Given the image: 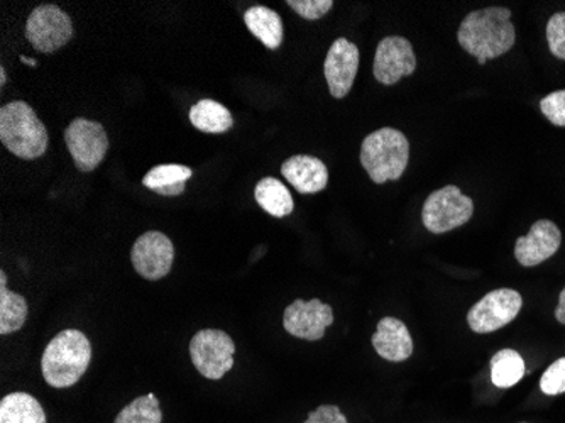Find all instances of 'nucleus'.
Listing matches in <instances>:
<instances>
[{
	"label": "nucleus",
	"mask_w": 565,
	"mask_h": 423,
	"mask_svg": "<svg viewBox=\"0 0 565 423\" xmlns=\"http://www.w3.org/2000/svg\"><path fill=\"white\" fill-rule=\"evenodd\" d=\"M0 141L21 160H38L47 149L46 126L30 104L9 102L0 109Z\"/></svg>",
	"instance_id": "nucleus-3"
},
{
	"label": "nucleus",
	"mask_w": 565,
	"mask_h": 423,
	"mask_svg": "<svg viewBox=\"0 0 565 423\" xmlns=\"http://www.w3.org/2000/svg\"><path fill=\"white\" fill-rule=\"evenodd\" d=\"M522 423H526V422H522Z\"/></svg>",
	"instance_id": "nucleus-34"
},
{
	"label": "nucleus",
	"mask_w": 565,
	"mask_h": 423,
	"mask_svg": "<svg viewBox=\"0 0 565 423\" xmlns=\"http://www.w3.org/2000/svg\"><path fill=\"white\" fill-rule=\"evenodd\" d=\"M0 423H46V413L31 394L11 393L0 403Z\"/></svg>",
	"instance_id": "nucleus-20"
},
{
	"label": "nucleus",
	"mask_w": 565,
	"mask_h": 423,
	"mask_svg": "<svg viewBox=\"0 0 565 423\" xmlns=\"http://www.w3.org/2000/svg\"><path fill=\"white\" fill-rule=\"evenodd\" d=\"M186 183L173 184V187H167V189L157 190V193L163 197H178L185 192Z\"/></svg>",
	"instance_id": "nucleus-30"
},
{
	"label": "nucleus",
	"mask_w": 565,
	"mask_h": 423,
	"mask_svg": "<svg viewBox=\"0 0 565 423\" xmlns=\"http://www.w3.org/2000/svg\"><path fill=\"white\" fill-rule=\"evenodd\" d=\"M163 422V412L160 409L154 394L149 393L146 396H139L135 402L129 403L126 409L120 410L114 423H161Z\"/></svg>",
	"instance_id": "nucleus-23"
},
{
	"label": "nucleus",
	"mask_w": 565,
	"mask_h": 423,
	"mask_svg": "<svg viewBox=\"0 0 565 423\" xmlns=\"http://www.w3.org/2000/svg\"><path fill=\"white\" fill-rule=\"evenodd\" d=\"M333 324V310L322 300H295L282 314V327L290 336L320 340Z\"/></svg>",
	"instance_id": "nucleus-12"
},
{
	"label": "nucleus",
	"mask_w": 565,
	"mask_h": 423,
	"mask_svg": "<svg viewBox=\"0 0 565 423\" xmlns=\"http://www.w3.org/2000/svg\"><path fill=\"white\" fill-rule=\"evenodd\" d=\"M561 229L547 219L535 222L529 234L522 235L515 244V257L525 268H533L551 260L561 247Z\"/></svg>",
	"instance_id": "nucleus-14"
},
{
	"label": "nucleus",
	"mask_w": 565,
	"mask_h": 423,
	"mask_svg": "<svg viewBox=\"0 0 565 423\" xmlns=\"http://www.w3.org/2000/svg\"><path fill=\"white\" fill-rule=\"evenodd\" d=\"M303 423H349L344 413L339 410V406L322 405L310 413Z\"/></svg>",
	"instance_id": "nucleus-29"
},
{
	"label": "nucleus",
	"mask_w": 565,
	"mask_h": 423,
	"mask_svg": "<svg viewBox=\"0 0 565 423\" xmlns=\"http://www.w3.org/2000/svg\"><path fill=\"white\" fill-rule=\"evenodd\" d=\"M24 36L40 53L50 55L72 40V19L58 6H38L25 22Z\"/></svg>",
	"instance_id": "nucleus-8"
},
{
	"label": "nucleus",
	"mask_w": 565,
	"mask_h": 423,
	"mask_svg": "<svg viewBox=\"0 0 565 423\" xmlns=\"http://www.w3.org/2000/svg\"><path fill=\"white\" fill-rule=\"evenodd\" d=\"M457 40L469 55L478 59L479 65L504 55L516 41L510 9L486 8L471 12L460 24Z\"/></svg>",
	"instance_id": "nucleus-1"
},
{
	"label": "nucleus",
	"mask_w": 565,
	"mask_h": 423,
	"mask_svg": "<svg viewBox=\"0 0 565 423\" xmlns=\"http://www.w3.org/2000/svg\"><path fill=\"white\" fill-rule=\"evenodd\" d=\"M0 85H2V87H4V85H6V70L4 68H0Z\"/></svg>",
	"instance_id": "nucleus-33"
},
{
	"label": "nucleus",
	"mask_w": 565,
	"mask_h": 423,
	"mask_svg": "<svg viewBox=\"0 0 565 423\" xmlns=\"http://www.w3.org/2000/svg\"><path fill=\"white\" fill-rule=\"evenodd\" d=\"M244 22L250 34L258 38L268 50H278L281 46L285 34H282V21L278 12L266 6H253L244 14Z\"/></svg>",
	"instance_id": "nucleus-17"
},
{
	"label": "nucleus",
	"mask_w": 565,
	"mask_h": 423,
	"mask_svg": "<svg viewBox=\"0 0 565 423\" xmlns=\"http://www.w3.org/2000/svg\"><path fill=\"white\" fill-rule=\"evenodd\" d=\"M541 110L554 126L565 127V91L552 92L542 98Z\"/></svg>",
	"instance_id": "nucleus-26"
},
{
	"label": "nucleus",
	"mask_w": 565,
	"mask_h": 423,
	"mask_svg": "<svg viewBox=\"0 0 565 423\" xmlns=\"http://www.w3.org/2000/svg\"><path fill=\"white\" fill-rule=\"evenodd\" d=\"M254 199L265 210L266 214L273 215V218H287L295 209L294 197H291L290 190L281 181L273 177L263 178L256 184Z\"/></svg>",
	"instance_id": "nucleus-19"
},
{
	"label": "nucleus",
	"mask_w": 565,
	"mask_h": 423,
	"mask_svg": "<svg viewBox=\"0 0 565 423\" xmlns=\"http://www.w3.org/2000/svg\"><path fill=\"white\" fill-rule=\"evenodd\" d=\"M65 145L75 161V167L84 173L94 171L102 161L106 160L109 151L106 127L97 120H88L84 117H78L66 127Z\"/></svg>",
	"instance_id": "nucleus-7"
},
{
	"label": "nucleus",
	"mask_w": 565,
	"mask_h": 423,
	"mask_svg": "<svg viewBox=\"0 0 565 423\" xmlns=\"http://www.w3.org/2000/svg\"><path fill=\"white\" fill-rule=\"evenodd\" d=\"M236 343L224 330L205 329L193 336L190 356L196 371L207 380H221L234 366Z\"/></svg>",
	"instance_id": "nucleus-6"
},
{
	"label": "nucleus",
	"mask_w": 565,
	"mask_h": 423,
	"mask_svg": "<svg viewBox=\"0 0 565 423\" xmlns=\"http://www.w3.org/2000/svg\"><path fill=\"white\" fill-rule=\"evenodd\" d=\"M287 4L308 21L323 18L333 8L332 0H288Z\"/></svg>",
	"instance_id": "nucleus-27"
},
{
	"label": "nucleus",
	"mask_w": 565,
	"mask_h": 423,
	"mask_svg": "<svg viewBox=\"0 0 565 423\" xmlns=\"http://www.w3.org/2000/svg\"><path fill=\"white\" fill-rule=\"evenodd\" d=\"M475 202L460 192L456 184H447L427 197L422 210V221L431 234H444L471 221Z\"/></svg>",
	"instance_id": "nucleus-5"
},
{
	"label": "nucleus",
	"mask_w": 565,
	"mask_h": 423,
	"mask_svg": "<svg viewBox=\"0 0 565 423\" xmlns=\"http://www.w3.org/2000/svg\"><path fill=\"white\" fill-rule=\"evenodd\" d=\"M417 70V56L414 46L406 38H384L376 47L373 73L380 84L395 85L403 76H409Z\"/></svg>",
	"instance_id": "nucleus-11"
},
{
	"label": "nucleus",
	"mask_w": 565,
	"mask_h": 423,
	"mask_svg": "<svg viewBox=\"0 0 565 423\" xmlns=\"http://www.w3.org/2000/svg\"><path fill=\"white\" fill-rule=\"evenodd\" d=\"M523 298L516 289L500 288L478 302L469 310L468 324L476 334L500 330L516 319L522 310Z\"/></svg>",
	"instance_id": "nucleus-9"
},
{
	"label": "nucleus",
	"mask_w": 565,
	"mask_h": 423,
	"mask_svg": "<svg viewBox=\"0 0 565 423\" xmlns=\"http://www.w3.org/2000/svg\"><path fill=\"white\" fill-rule=\"evenodd\" d=\"M281 175L301 195L322 192L329 183V170L316 156H291L281 165Z\"/></svg>",
	"instance_id": "nucleus-15"
},
{
	"label": "nucleus",
	"mask_w": 565,
	"mask_h": 423,
	"mask_svg": "<svg viewBox=\"0 0 565 423\" xmlns=\"http://www.w3.org/2000/svg\"><path fill=\"white\" fill-rule=\"evenodd\" d=\"M373 348L386 361L403 362L414 352V340L402 320L384 317L374 332Z\"/></svg>",
	"instance_id": "nucleus-16"
},
{
	"label": "nucleus",
	"mask_w": 565,
	"mask_h": 423,
	"mask_svg": "<svg viewBox=\"0 0 565 423\" xmlns=\"http://www.w3.org/2000/svg\"><path fill=\"white\" fill-rule=\"evenodd\" d=\"M555 319L565 326V288L561 292L557 308H555Z\"/></svg>",
	"instance_id": "nucleus-31"
},
{
	"label": "nucleus",
	"mask_w": 565,
	"mask_h": 423,
	"mask_svg": "<svg viewBox=\"0 0 565 423\" xmlns=\"http://www.w3.org/2000/svg\"><path fill=\"white\" fill-rule=\"evenodd\" d=\"M192 168L183 167V165H158L151 168L142 178V184L146 189L157 192L173 184L186 183L192 178Z\"/></svg>",
	"instance_id": "nucleus-24"
},
{
	"label": "nucleus",
	"mask_w": 565,
	"mask_h": 423,
	"mask_svg": "<svg viewBox=\"0 0 565 423\" xmlns=\"http://www.w3.org/2000/svg\"><path fill=\"white\" fill-rule=\"evenodd\" d=\"M547 41L552 55L565 60V12H557L548 19Z\"/></svg>",
	"instance_id": "nucleus-25"
},
{
	"label": "nucleus",
	"mask_w": 565,
	"mask_h": 423,
	"mask_svg": "<svg viewBox=\"0 0 565 423\" xmlns=\"http://www.w3.org/2000/svg\"><path fill=\"white\" fill-rule=\"evenodd\" d=\"M525 377V361L513 349H503L491 359V380L498 388L515 387Z\"/></svg>",
	"instance_id": "nucleus-22"
},
{
	"label": "nucleus",
	"mask_w": 565,
	"mask_h": 423,
	"mask_svg": "<svg viewBox=\"0 0 565 423\" xmlns=\"http://www.w3.org/2000/svg\"><path fill=\"white\" fill-rule=\"evenodd\" d=\"M541 388L545 394H551V396L565 393V358L557 359L545 371L541 380Z\"/></svg>",
	"instance_id": "nucleus-28"
},
{
	"label": "nucleus",
	"mask_w": 565,
	"mask_h": 423,
	"mask_svg": "<svg viewBox=\"0 0 565 423\" xmlns=\"http://www.w3.org/2000/svg\"><path fill=\"white\" fill-rule=\"evenodd\" d=\"M190 123L195 129L207 133V135H224L233 129V114L221 102L212 98H203L196 102L190 109Z\"/></svg>",
	"instance_id": "nucleus-18"
},
{
	"label": "nucleus",
	"mask_w": 565,
	"mask_h": 423,
	"mask_svg": "<svg viewBox=\"0 0 565 423\" xmlns=\"http://www.w3.org/2000/svg\"><path fill=\"white\" fill-rule=\"evenodd\" d=\"M6 283H8V276L2 272L0 273V334L2 336L18 332L28 319V302L21 295L8 289Z\"/></svg>",
	"instance_id": "nucleus-21"
},
{
	"label": "nucleus",
	"mask_w": 565,
	"mask_h": 423,
	"mask_svg": "<svg viewBox=\"0 0 565 423\" xmlns=\"http://www.w3.org/2000/svg\"><path fill=\"white\" fill-rule=\"evenodd\" d=\"M408 160V139L393 127L374 130L361 146V165L376 184L399 180Z\"/></svg>",
	"instance_id": "nucleus-4"
},
{
	"label": "nucleus",
	"mask_w": 565,
	"mask_h": 423,
	"mask_svg": "<svg viewBox=\"0 0 565 423\" xmlns=\"http://www.w3.org/2000/svg\"><path fill=\"white\" fill-rule=\"evenodd\" d=\"M21 62H22V63H25V65H30V66H38V62H36V60H33V59H25V56H21Z\"/></svg>",
	"instance_id": "nucleus-32"
},
{
	"label": "nucleus",
	"mask_w": 565,
	"mask_h": 423,
	"mask_svg": "<svg viewBox=\"0 0 565 423\" xmlns=\"http://www.w3.org/2000/svg\"><path fill=\"white\" fill-rule=\"evenodd\" d=\"M132 266L149 282L168 276L173 268L174 246L170 237L160 231H149L136 241L131 250Z\"/></svg>",
	"instance_id": "nucleus-10"
},
{
	"label": "nucleus",
	"mask_w": 565,
	"mask_h": 423,
	"mask_svg": "<svg viewBox=\"0 0 565 423\" xmlns=\"http://www.w3.org/2000/svg\"><path fill=\"white\" fill-rule=\"evenodd\" d=\"M358 70L359 47L345 38L333 41L323 63V73L333 98H344L351 92Z\"/></svg>",
	"instance_id": "nucleus-13"
},
{
	"label": "nucleus",
	"mask_w": 565,
	"mask_h": 423,
	"mask_svg": "<svg viewBox=\"0 0 565 423\" xmlns=\"http://www.w3.org/2000/svg\"><path fill=\"white\" fill-rule=\"evenodd\" d=\"M92 361V343L81 330L68 329L53 337L44 349V381L53 388H70L78 383Z\"/></svg>",
	"instance_id": "nucleus-2"
}]
</instances>
